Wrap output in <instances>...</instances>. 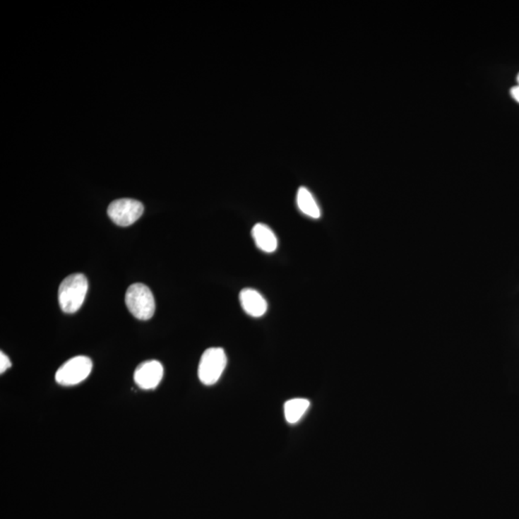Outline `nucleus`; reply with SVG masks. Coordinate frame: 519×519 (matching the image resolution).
Returning a JSON list of instances; mask_svg holds the SVG:
<instances>
[{
	"label": "nucleus",
	"instance_id": "obj_2",
	"mask_svg": "<svg viewBox=\"0 0 519 519\" xmlns=\"http://www.w3.org/2000/svg\"><path fill=\"white\" fill-rule=\"evenodd\" d=\"M130 313L140 321H148L155 313V300L150 289L142 283L131 285L125 294Z\"/></svg>",
	"mask_w": 519,
	"mask_h": 519
},
{
	"label": "nucleus",
	"instance_id": "obj_7",
	"mask_svg": "<svg viewBox=\"0 0 519 519\" xmlns=\"http://www.w3.org/2000/svg\"><path fill=\"white\" fill-rule=\"evenodd\" d=\"M239 303L242 310L252 318H261L267 313L268 302L259 292L254 289H244L239 292Z\"/></svg>",
	"mask_w": 519,
	"mask_h": 519
},
{
	"label": "nucleus",
	"instance_id": "obj_11",
	"mask_svg": "<svg viewBox=\"0 0 519 519\" xmlns=\"http://www.w3.org/2000/svg\"><path fill=\"white\" fill-rule=\"evenodd\" d=\"M11 366H12V363H11L9 357L1 351L0 352V374H4L8 369H10Z\"/></svg>",
	"mask_w": 519,
	"mask_h": 519
},
{
	"label": "nucleus",
	"instance_id": "obj_9",
	"mask_svg": "<svg viewBox=\"0 0 519 519\" xmlns=\"http://www.w3.org/2000/svg\"><path fill=\"white\" fill-rule=\"evenodd\" d=\"M297 203L298 209L307 217L318 220L321 217V208L318 202L314 198L313 194L307 188L300 187L297 194Z\"/></svg>",
	"mask_w": 519,
	"mask_h": 519
},
{
	"label": "nucleus",
	"instance_id": "obj_1",
	"mask_svg": "<svg viewBox=\"0 0 519 519\" xmlns=\"http://www.w3.org/2000/svg\"><path fill=\"white\" fill-rule=\"evenodd\" d=\"M87 277L82 273H74L64 279L60 285L58 298L63 311L73 314L83 305L88 292Z\"/></svg>",
	"mask_w": 519,
	"mask_h": 519
},
{
	"label": "nucleus",
	"instance_id": "obj_10",
	"mask_svg": "<svg viewBox=\"0 0 519 519\" xmlns=\"http://www.w3.org/2000/svg\"><path fill=\"white\" fill-rule=\"evenodd\" d=\"M310 401L305 398H294L287 401L285 404V417L290 424H294L302 419L303 415L308 411Z\"/></svg>",
	"mask_w": 519,
	"mask_h": 519
},
{
	"label": "nucleus",
	"instance_id": "obj_5",
	"mask_svg": "<svg viewBox=\"0 0 519 519\" xmlns=\"http://www.w3.org/2000/svg\"><path fill=\"white\" fill-rule=\"evenodd\" d=\"M143 214V205L131 198H121L112 202L108 215L117 225L126 227L137 222Z\"/></svg>",
	"mask_w": 519,
	"mask_h": 519
},
{
	"label": "nucleus",
	"instance_id": "obj_4",
	"mask_svg": "<svg viewBox=\"0 0 519 519\" xmlns=\"http://www.w3.org/2000/svg\"><path fill=\"white\" fill-rule=\"evenodd\" d=\"M93 369L92 360L86 356H77L69 359L58 369L55 374L56 382L59 385L76 386L86 380Z\"/></svg>",
	"mask_w": 519,
	"mask_h": 519
},
{
	"label": "nucleus",
	"instance_id": "obj_6",
	"mask_svg": "<svg viewBox=\"0 0 519 519\" xmlns=\"http://www.w3.org/2000/svg\"><path fill=\"white\" fill-rule=\"evenodd\" d=\"M164 376L163 364L158 361L143 362L137 367L134 380L138 388L143 390H154L158 387Z\"/></svg>",
	"mask_w": 519,
	"mask_h": 519
},
{
	"label": "nucleus",
	"instance_id": "obj_12",
	"mask_svg": "<svg viewBox=\"0 0 519 519\" xmlns=\"http://www.w3.org/2000/svg\"><path fill=\"white\" fill-rule=\"evenodd\" d=\"M516 80H518V85L511 89V95H512L513 100L519 103V73Z\"/></svg>",
	"mask_w": 519,
	"mask_h": 519
},
{
	"label": "nucleus",
	"instance_id": "obj_8",
	"mask_svg": "<svg viewBox=\"0 0 519 519\" xmlns=\"http://www.w3.org/2000/svg\"><path fill=\"white\" fill-rule=\"evenodd\" d=\"M252 238L255 244L263 252L273 253L278 246V239L273 231L263 223H257L252 228Z\"/></svg>",
	"mask_w": 519,
	"mask_h": 519
},
{
	"label": "nucleus",
	"instance_id": "obj_3",
	"mask_svg": "<svg viewBox=\"0 0 519 519\" xmlns=\"http://www.w3.org/2000/svg\"><path fill=\"white\" fill-rule=\"evenodd\" d=\"M227 364V356L220 347H212L202 354L198 366V377L202 384L212 386L222 377Z\"/></svg>",
	"mask_w": 519,
	"mask_h": 519
}]
</instances>
